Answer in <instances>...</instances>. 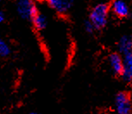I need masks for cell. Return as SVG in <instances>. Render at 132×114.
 I'll return each mask as SVG.
<instances>
[{"label":"cell","instance_id":"obj_11","mask_svg":"<svg viewBox=\"0 0 132 114\" xmlns=\"http://www.w3.org/2000/svg\"><path fill=\"white\" fill-rule=\"evenodd\" d=\"M84 29H85V30L87 32V33H93V31L96 30L95 27H94L93 23H92V22L89 20V19L85 22V23H84Z\"/></svg>","mask_w":132,"mask_h":114},{"label":"cell","instance_id":"obj_3","mask_svg":"<svg viewBox=\"0 0 132 114\" xmlns=\"http://www.w3.org/2000/svg\"><path fill=\"white\" fill-rule=\"evenodd\" d=\"M16 10L20 17L26 20H31L38 11L36 5L32 0H18L16 3Z\"/></svg>","mask_w":132,"mask_h":114},{"label":"cell","instance_id":"obj_5","mask_svg":"<svg viewBox=\"0 0 132 114\" xmlns=\"http://www.w3.org/2000/svg\"><path fill=\"white\" fill-rule=\"evenodd\" d=\"M48 5L59 14H66L72 8L73 0H47Z\"/></svg>","mask_w":132,"mask_h":114},{"label":"cell","instance_id":"obj_10","mask_svg":"<svg viewBox=\"0 0 132 114\" xmlns=\"http://www.w3.org/2000/svg\"><path fill=\"white\" fill-rule=\"evenodd\" d=\"M11 54V48L6 42L0 39V56L6 57Z\"/></svg>","mask_w":132,"mask_h":114},{"label":"cell","instance_id":"obj_6","mask_svg":"<svg viewBox=\"0 0 132 114\" xmlns=\"http://www.w3.org/2000/svg\"><path fill=\"white\" fill-rule=\"evenodd\" d=\"M109 64L111 70L115 74L118 76L122 75L123 68V56L119 53H112L109 56Z\"/></svg>","mask_w":132,"mask_h":114},{"label":"cell","instance_id":"obj_7","mask_svg":"<svg viewBox=\"0 0 132 114\" xmlns=\"http://www.w3.org/2000/svg\"><path fill=\"white\" fill-rule=\"evenodd\" d=\"M111 11L117 17L121 18L129 15V8L124 0H114L111 4Z\"/></svg>","mask_w":132,"mask_h":114},{"label":"cell","instance_id":"obj_8","mask_svg":"<svg viewBox=\"0 0 132 114\" xmlns=\"http://www.w3.org/2000/svg\"><path fill=\"white\" fill-rule=\"evenodd\" d=\"M118 48L119 54H121L122 55L132 52V36L128 35L122 36L118 41Z\"/></svg>","mask_w":132,"mask_h":114},{"label":"cell","instance_id":"obj_1","mask_svg":"<svg viewBox=\"0 0 132 114\" xmlns=\"http://www.w3.org/2000/svg\"><path fill=\"white\" fill-rule=\"evenodd\" d=\"M109 10L110 8L108 4L104 3L96 4L92 9L90 16H89V20L93 23L96 29H101L105 27L108 22Z\"/></svg>","mask_w":132,"mask_h":114},{"label":"cell","instance_id":"obj_9","mask_svg":"<svg viewBox=\"0 0 132 114\" xmlns=\"http://www.w3.org/2000/svg\"><path fill=\"white\" fill-rule=\"evenodd\" d=\"M31 21L34 24L35 28L37 30H42V29H44L47 27V24H48V20H47L46 16L44 14H42V12H40L39 11L32 17Z\"/></svg>","mask_w":132,"mask_h":114},{"label":"cell","instance_id":"obj_2","mask_svg":"<svg viewBox=\"0 0 132 114\" xmlns=\"http://www.w3.org/2000/svg\"><path fill=\"white\" fill-rule=\"evenodd\" d=\"M115 114H131L132 103L129 93L120 92L115 98Z\"/></svg>","mask_w":132,"mask_h":114},{"label":"cell","instance_id":"obj_13","mask_svg":"<svg viewBox=\"0 0 132 114\" xmlns=\"http://www.w3.org/2000/svg\"><path fill=\"white\" fill-rule=\"evenodd\" d=\"M29 114H39V113H37V112H35V111H32V112L29 113Z\"/></svg>","mask_w":132,"mask_h":114},{"label":"cell","instance_id":"obj_4","mask_svg":"<svg viewBox=\"0 0 132 114\" xmlns=\"http://www.w3.org/2000/svg\"><path fill=\"white\" fill-rule=\"evenodd\" d=\"M123 68L121 77L127 83L132 82V52L123 54Z\"/></svg>","mask_w":132,"mask_h":114},{"label":"cell","instance_id":"obj_12","mask_svg":"<svg viewBox=\"0 0 132 114\" xmlns=\"http://www.w3.org/2000/svg\"><path fill=\"white\" fill-rule=\"evenodd\" d=\"M4 21V15L2 11H0V23H3Z\"/></svg>","mask_w":132,"mask_h":114}]
</instances>
